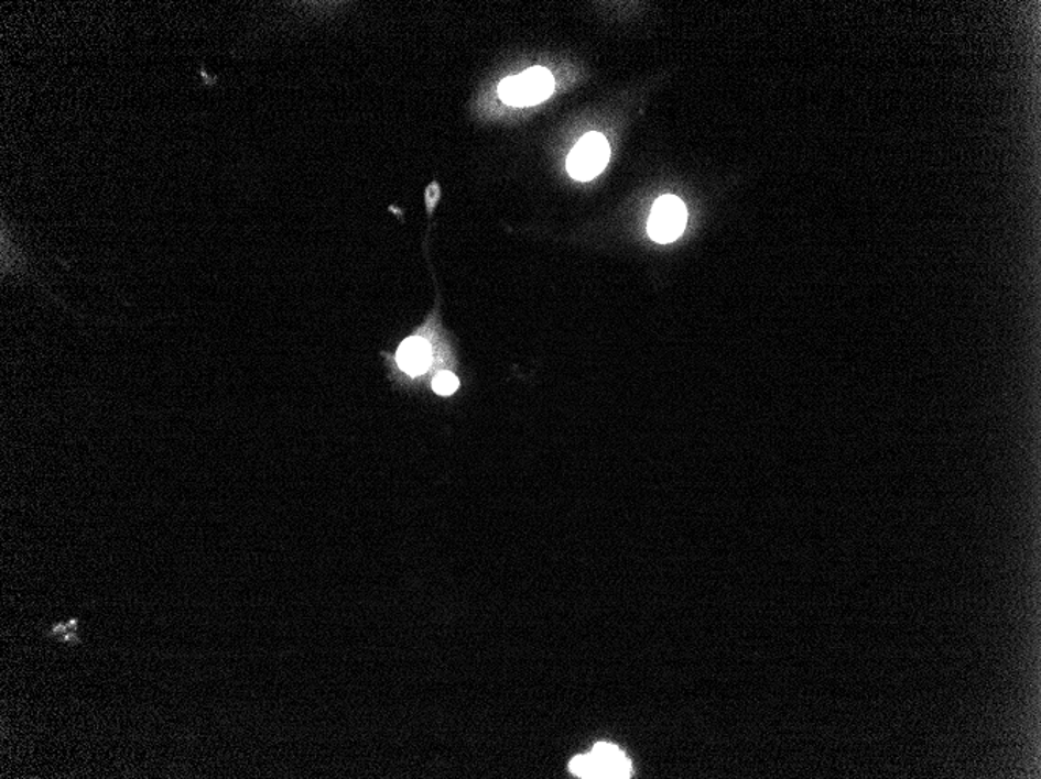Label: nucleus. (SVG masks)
<instances>
[{
	"instance_id": "1",
	"label": "nucleus",
	"mask_w": 1041,
	"mask_h": 779,
	"mask_svg": "<svg viewBox=\"0 0 1041 779\" xmlns=\"http://www.w3.org/2000/svg\"><path fill=\"white\" fill-rule=\"evenodd\" d=\"M570 770L578 778L623 779L630 778L633 767L618 747L600 743L586 755L576 756Z\"/></svg>"
},
{
	"instance_id": "5",
	"label": "nucleus",
	"mask_w": 1041,
	"mask_h": 779,
	"mask_svg": "<svg viewBox=\"0 0 1041 779\" xmlns=\"http://www.w3.org/2000/svg\"><path fill=\"white\" fill-rule=\"evenodd\" d=\"M431 361L430 342L423 338L413 337L402 342L398 350V363L402 371L411 375H420L426 372Z\"/></svg>"
},
{
	"instance_id": "2",
	"label": "nucleus",
	"mask_w": 1041,
	"mask_h": 779,
	"mask_svg": "<svg viewBox=\"0 0 1041 779\" xmlns=\"http://www.w3.org/2000/svg\"><path fill=\"white\" fill-rule=\"evenodd\" d=\"M554 78L544 67H532L517 77H509L499 85V97L512 107H532L551 97Z\"/></svg>"
},
{
	"instance_id": "6",
	"label": "nucleus",
	"mask_w": 1041,
	"mask_h": 779,
	"mask_svg": "<svg viewBox=\"0 0 1041 779\" xmlns=\"http://www.w3.org/2000/svg\"><path fill=\"white\" fill-rule=\"evenodd\" d=\"M432 387H434L435 393L438 395H451L457 391L458 378L456 375L451 374V372H440V374L435 375Z\"/></svg>"
},
{
	"instance_id": "4",
	"label": "nucleus",
	"mask_w": 1041,
	"mask_h": 779,
	"mask_svg": "<svg viewBox=\"0 0 1041 779\" xmlns=\"http://www.w3.org/2000/svg\"><path fill=\"white\" fill-rule=\"evenodd\" d=\"M687 221L686 206L674 195L658 198L650 212L648 231L650 239L658 243H672L685 231Z\"/></svg>"
},
{
	"instance_id": "3",
	"label": "nucleus",
	"mask_w": 1041,
	"mask_h": 779,
	"mask_svg": "<svg viewBox=\"0 0 1041 779\" xmlns=\"http://www.w3.org/2000/svg\"><path fill=\"white\" fill-rule=\"evenodd\" d=\"M610 160V145L599 133L584 135L567 156V172L574 179L589 180L599 176Z\"/></svg>"
}]
</instances>
